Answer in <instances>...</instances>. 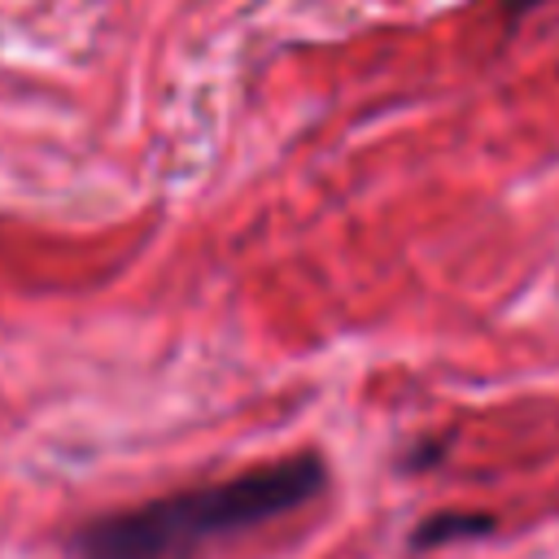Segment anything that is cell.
I'll use <instances>...</instances> for the list:
<instances>
[{
	"label": "cell",
	"mask_w": 559,
	"mask_h": 559,
	"mask_svg": "<svg viewBox=\"0 0 559 559\" xmlns=\"http://www.w3.org/2000/svg\"><path fill=\"white\" fill-rule=\"evenodd\" d=\"M323 485V459L288 454L214 485L100 515L79 528L74 559H197L214 542H231L306 507Z\"/></svg>",
	"instance_id": "6da1fadb"
},
{
	"label": "cell",
	"mask_w": 559,
	"mask_h": 559,
	"mask_svg": "<svg viewBox=\"0 0 559 559\" xmlns=\"http://www.w3.org/2000/svg\"><path fill=\"white\" fill-rule=\"evenodd\" d=\"M489 533V515H467V511H445V515H428L415 528V546H441L454 537H476Z\"/></svg>",
	"instance_id": "7a4b0ae2"
}]
</instances>
